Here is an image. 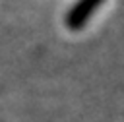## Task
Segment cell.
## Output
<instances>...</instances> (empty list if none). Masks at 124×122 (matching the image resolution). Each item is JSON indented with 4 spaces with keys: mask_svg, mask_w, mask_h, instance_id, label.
Instances as JSON below:
<instances>
[{
    "mask_svg": "<svg viewBox=\"0 0 124 122\" xmlns=\"http://www.w3.org/2000/svg\"><path fill=\"white\" fill-rule=\"evenodd\" d=\"M103 2L105 0H76L66 12V17H64L66 27L72 31H79L81 27H85V23L93 17V14L101 8Z\"/></svg>",
    "mask_w": 124,
    "mask_h": 122,
    "instance_id": "1",
    "label": "cell"
}]
</instances>
